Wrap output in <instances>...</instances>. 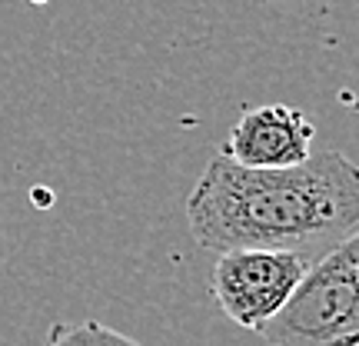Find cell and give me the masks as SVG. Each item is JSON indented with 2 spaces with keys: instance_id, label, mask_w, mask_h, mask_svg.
<instances>
[{
  "instance_id": "obj_1",
  "label": "cell",
  "mask_w": 359,
  "mask_h": 346,
  "mask_svg": "<svg viewBox=\"0 0 359 346\" xmlns=\"http://www.w3.org/2000/svg\"><path fill=\"white\" fill-rule=\"evenodd\" d=\"M187 220L203 250L316 257L359 230V167L339 150L309 154L286 170H250L217 154L187 200Z\"/></svg>"
},
{
  "instance_id": "obj_2",
  "label": "cell",
  "mask_w": 359,
  "mask_h": 346,
  "mask_svg": "<svg viewBox=\"0 0 359 346\" xmlns=\"http://www.w3.org/2000/svg\"><path fill=\"white\" fill-rule=\"evenodd\" d=\"M259 336L269 346H359V230L309 263Z\"/></svg>"
},
{
  "instance_id": "obj_3",
  "label": "cell",
  "mask_w": 359,
  "mask_h": 346,
  "mask_svg": "<svg viewBox=\"0 0 359 346\" xmlns=\"http://www.w3.org/2000/svg\"><path fill=\"white\" fill-rule=\"evenodd\" d=\"M316 257L299 250H226L210 273V293L243 330H263L283 307Z\"/></svg>"
},
{
  "instance_id": "obj_4",
  "label": "cell",
  "mask_w": 359,
  "mask_h": 346,
  "mask_svg": "<svg viewBox=\"0 0 359 346\" xmlns=\"http://www.w3.org/2000/svg\"><path fill=\"white\" fill-rule=\"evenodd\" d=\"M316 127L303 110L290 103H263L240 114L219 154L250 170L299 167L313 154Z\"/></svg>"
},
{
  "instance_id": "obj_5",
  "label": "cell",
  "mask_w": 359,
  "mask_h": 346,
  "mask_svg": "<svg viewBox=\"0 0 359 346\" xmlns=\"http://www.w3.org/2000/svg\"><path fill=\"white\" fill-rule=\"evenodd\" d=\"M47 346H140V343L97 320H83L77 326H53Z\"/></svg>"
},
{
  "instance_id": "obj_6",
  "label": "cell",
  "mask_w": 359,
  "mask_h": 346,
  "mask_svg": "<svg viewBox=\"0 0 359 346\" xmlns=\"http://www.w3.org/2000/svg\"><path fill=\"white\" fill-rule=\"evenodd\" d=\"M353 107H356V114H359V97H356V100H353Z\"/></svg>"
}]
</instances>
